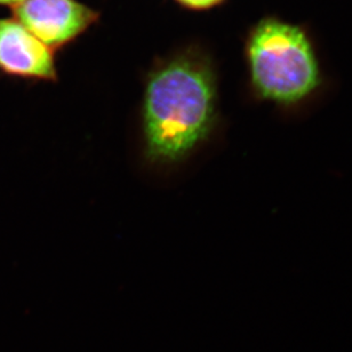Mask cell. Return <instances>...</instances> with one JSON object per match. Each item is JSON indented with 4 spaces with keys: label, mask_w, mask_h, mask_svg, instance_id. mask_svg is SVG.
I'll return each mask as SVG.
<instances>
[{
    "label": "cell",
    "mask_w": 352,
    "mask_h": 352,
    "mask_svg": "<svg viewBox=\"0 0 352 352\" xmlns=\"http://www.w3.org/2000/svg\"><path fill=\"white\" fill-rule=\"evenodd\" d=\"M248 60L256 95L283 108L303 104L322 84L311 41L301 28L285 21L258 23L248 38Z\"/></svg>",
    "instance_id": "obj_2"
},
{
    "label": "cell",
    "mask_w": 352,
    "mask_h": 352,
    "mask_svg": "<svg viewBox=\"0 0 352 352\" xmlns=\"http://www.w3.org/2000/svg\"><path fill=\"white\" fill-rule=\"evenodd\" d=\"M14 15L50 48L77 37L98 17L76 0H24L14 6Z\"/></svg>",
    "instance_id": "obj_3"
},
{
    "label": "cell",
    "mask_w": 352,
    "mask_h": 352,
    "mask_svg": "<svg viewBox=\"0 0 352 352\" xmlns=\"http://www.w3.org/2000/svg\"><path fill=\"white\" fill-rule=\"evenodd\" d=\"M179 3L191 8H207L220 3L221 0H179Z\"/></svg>",
    "instance_id": "obj_5"
},
{
    "label": "cell",
    "mask_w": 352,
    "mask_h": 352,
    "mask_svg": "<svg viewBox=\"0 0 352 352\" xmlns=\"http://www.w3.org/2000/svg\"><path fill=\"white\" fill-rule=\"evenodd\" d=\"M215 107V82L205 62L181 56L157 69L144 100L148 158L170 164L188 156L210 134Z\"/></svg>",
    "instance_id": "obj_1"
},
{
    "label": "cell",
    "mask_w": 352,
    "mask_h": 352,
    "mask_svg": "<svg viewBox=\"0 0 352 352\" xmlns=\"http://www.w3.org/2000/svg\"><path fill=\"white\" fill-rule=\"evenodd\" d=\"M0 70L25 78L54 79L51 48L16 20L0 19Z\"/></svg>",
    "instance_id": "obj_4"
},
{
    "label": "cell",
    "mask_w": 352,
    "mask_h": 352,
    "mask_svg": "<svg viewBox=\"0 0 352 352\" xmlns=\"http://www.w3.org/2000/svg\"><path fill=\"white\" fill-rule=\"evenodd\" d=\"M24 0H0V5H13L16 6L19 3H22Z\"/></svg>",
    "instance_id": "obj_6"
}]
</instances>
